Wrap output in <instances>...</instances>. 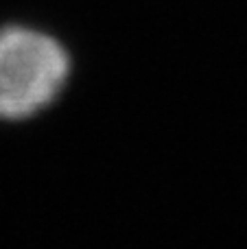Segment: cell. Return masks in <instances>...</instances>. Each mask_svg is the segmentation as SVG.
<instances>
[{
    "instance_id": "6da1fadb",
    "label": "cell",
    "mask_w": 247,
    "mask_h": 249,
    "mask_svg": "<svg viewBox=\"0 0 247 249\" xmlns=\"http://www.w3.org/2000/svg\"><path fill=\"white\" fill-rule=\"evenodd\" d=\"M70 77V55L37 29L0 31V121H24L46 109Z\"/></svg>"
}]
</instances>
